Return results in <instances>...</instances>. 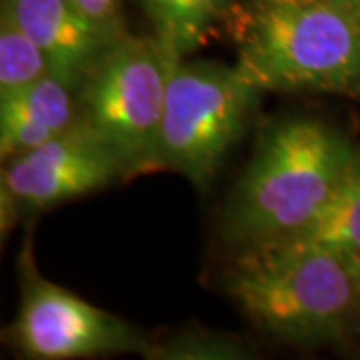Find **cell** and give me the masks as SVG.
<instances>
[{"label": "cell", "instance_id": "6da1fadb", "mask_svg": "<svg viewBox=\"0 0 360 360\" xmlns=\"http://www.w3.org/2000/svg\"><path fill=\"white\" fill-rule=\"evenodd\" d=\"M356 150L345 132L321 118L272 122L224 205V243L240 252L295 238L333 200Z\"/></svg>", "mask_w": 360, "mask_h": 360}, {"label": "cell", "instance_id": "7a4b0ae2", "mask_svg": "<svg viewBox=\"0 0 360 360\" xmlns=\"http://www.w3.org/2000/svg\"><path fill=\"white\" fill-rule=\"evenodd\" d=\"M231 28L258 92H360V14L336 0H245Z\"/></svg>", "mask_w": 360, "mask_h": 360}, {"label": "cell", "instance_id": "3957f363", "mask_svg": "<svg viewBox=\"0 0 360 360\" xmlns=\"http://www.w3.org/2000/svg\"><path fill=\"white\" fill-rule=\"evenodd\" d=\"M224 284L252 324L296 347L340 345L360 316V281L316 246L234 252Z\"/></svg>", "mask_w": 360, "mask_h": 360}, {"label": "cell", "instance_id": "277c9868", "mask_svg": "<svg viewBox=\"0 0 360 360\" xmlns=\"http://www.w3.org/2000/svg\"><path fill=\"white\" fill-rule=\"evenodd\" d=\"M172 52L124 34L78 90L80 120L112 150L127 179L162 170L160 134Z\"/></svg>", "mask_w": 360, "mask_h": 360}, {"label": "cell", "instance_id": "5b68a950", "mask_svg": "<svg viewBox=\"0 0 360 360\" xmlns=\"http://www.w3.org/2000/svg\"><path fill=\"white\" fill-rule=\"evenodd\" d=\"M260 94L236 65L174 58L160 134L165 168L206 186L243 139Z\"/></svg>", "mask_w": 360, "mask_h": 360}, {"label": "cell", "instance_id": "8992f818", "mask_svg": "<svg viewBox=\"0 0 360 360\" xmlns=\"http://www.w3.org/2000/svg\"><path fill=\"white\" fill-rule=\"evenodd\" d=\"M20 304L8 330L26 359L70 360L103 354H141L150 340L139 328L44 278L26 248L18 262Z\"/></svg>", "mask_w": 360, "mask_h": 360}, {"label": "cell", "instance_id": "52a82bcc", "mask_svg": "<svg viewBox=\"0 0 360 360\" xmlns=\"http://www.w3.org/2000/svg\"><path fill=\"white\" fill-rule=\"evenodd\" d=\"M124 179L120 162L82 120L65 134L4 160L0 174L2 229L22 210H46Z\"/></svg>", "mask_w": 360, "mask_h": 360}, {"label": "cell", "instance_id": "ba28073f", "mask_svg": "<svg viewBox=\"0 0 360 360\" xmlns=\"http://www.w3.org/2000/svg\"><path fill=\"white\" fill-rule=\"evenodd\" d=\"M0 8L34 39L52 72L77 89L124 37L92 22L66 0H2Z\"/></svg>", "mask_w": 360, "mask_h": 360}, {"label": "cell", "instance_id": "9c48e42d", "mask_svg": "<svg viewBox=\"0 0 360 360\" xmlns=\"http://www.w3.org/2000/svg\"><path fill=\"white\" fill-rule=\"evenodd\" d=\"M77 86L56 75L0 98L2 162L52 141L80 120Z\"/></svg>", "mask_w": 360, "mask_h": 360}, {"label": "cell", "instance_id": "30bf717a", "mask_svg": "<svg viewBox=\"0 0 360 360\" xmlns=\"http://www.w3.org/2000/svg\"><path fill=\"white\" fill-rule=\"evenodd\" d=\"M283 245L324 248L340 258L360 281V148L321 217Z\"/></svg>", "mask_w": 360, "mask_h": 360}, {"label": "cell", "instance_id": "8fae6325", "mask_svg": "<svg viewBox=\"0 0 360 360\" xmlns=\"http://www.w3.org/2000/svg\"><path fill=\"white\" fill-rule=\"evenodd\" d=\"M153 34L174 56L202 46L214 25L231 13V0H139Z\"/></svg>", "mask_w": 360, "mask_h": 360}, {"label": "cell", "instance_id": "7c38bea8", "mask_svg": "<svg viewBox=\"0 0 360 360\" xmlns=\"http://www.w3.org/2000/svg\"><path fill=\"white\" fill-rule=\"evenodd\" d=\"M54 75L34 39L0 8V98Z\"/></svg>", "mask_w": 360, "mask_h": 360}, {"label": "cell", "instance_id": "4fadbf2b", "mask_svg": "<svg viewBox=\"0 0 360 360\" xmlns=\"http://www.w3.org/2000/svg\"><path fill=\"white\" fill-rule=\"evenodd\" d=\"M255 348L243 338L205 328L182 330L179 335L150 342L144 359L150 360H246Z\"/></svg>", "mask_w": 360, "mask_h": 360}, {"label": "cell", "instance_id": "5bb4252c", "mask_svg": "<svg viewBox=\"0 0 360 360\" xmlns=\"http://www.w3.org/2000/svg\"><path fill=\"white\" fill-rule=\"evenodd\" d=\"M92 22L101 25L118 37L127 34L122 22V0H66Z\"/></svg>", "mask_w": 360, "mask_h": 360}, {"label": "cell", "instance_id": "9a60e30c", "mask_svg": "<svg viewBox=\"0 0 360 360\" xmlns=\"http://www.w3.org/2000/svg\"><path fill=\"white\" fill-rule=\"evenodd\" d=\"M336 2H340V4H345L347 8L360 14V0H336Z\"/></svg>", "mask_w": 360, "mask_h": 360}]
</instances>
